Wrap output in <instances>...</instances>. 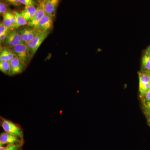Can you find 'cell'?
Masks as SVG:
<instances>
[{
	"label": "cell",
	"instance_id": "obj_1",
	"mask_svg": "<svg viewBox=\"0 0 150 150\" xmlns=\"http://www.w3.org/2000/svg\"><path fill=\"white\" fill-rule=\"evenodd\" d=\"M1 125L5 132L14 134L23 138L24 132L20 125L1 117Z\"/></svg>",
	"mask_w": 150,
	"mask_h": 150
},
{
	"label": "cell",
	"instance_id": "obj_2",
	"mask_svg": "<svg viewBox=\"0 0 150 150\" xmlns=\"http://www.w3.org/2000/svg\"><path fill=\"white\" fill-rule=\"evenodd\" d=\"M9 48L13 52L16 56L26 65H27L32 58L29 49L25 43H21Z\"/></svg>",
	"mask_w": 150,
	"mask_h": 150
},
{
	"label": "cell",
	"instance_id": "obj_3",
	"mask_svg": "<svg viewBox=\"0 0 150 150\" xmlns=\"http://www.w3.org/2000/svg\"><path fill=\"white\" fill-rule=\"evenodd\" d=\"M49 33V31H41L35 37L25 43L29 49L31 57L36 53L40 45L48 36Z\"/></svg>",
	"mask_w": 150,
	"mask_h": 150
},
{
	"label": "cell",
	"instance_id": "obj_4",
	"mask_svg": "<svg viewBox=\"0 0 150 150\" xmlns=\"http://www.w3.org/2000/svg\"><path fill=\"white\" fill-rule=\"evenodd\" d=\"M24 139L14 134L4 132L0 135V146L7 145H18L23 146Z\"/></svg>",
	"mask_w": 150,
	"mask_h": 150
},
{
	"label": "cell",
	"instance_id": "obj_5",
	"mask_svg": "<svg viewBox=\"0 0 150 150\" xmlns=\"http://www.w3.org/2000/svg\"><path fill=\"white\" fill-rule=\"evenodd\" d=\"M21 43H24L21 35L19 30L14 29L10 32L3 44L6 47L11 48Z\"/></svg>",
	"mask_w": 150,
	"mask_h": 150
},
{
	"label": "cell",
	"instance_id": "obj_6",
	"mask_svg": "<svg viewBox=\"0 0 150 150\" xmlns=\"http://www.w3.org/2000/svg\"><path fill=\"white\" fill-rule=\"evenodd\" d=\"M45 9H44V0L43 1L39 3L38 6L36 8V11L32 18L28 22V25L31 27H37L39 22L43 18L44 16L46 14Z\"/></svg>",
	"mask_w": 150,
	"mask_h": 150
},
{
	"label": "cell",
	"instance_id": "obj_7",
	"mask_svg": "<svg viewBox=\"0 0 150 150\" xmlns=\"http://www.w3.org/2000/svg\"><path fill=\"white\" fill-rule=\"evenodd\" d=\"M10 76H13L23 72L27 67V65L21 62L16 56L10 62Z\"/></svg>",
	"mask_w": 150,
	"mask_h": 150
},
{
	"label": "cell",
	"instance_id": "obj_8",
	"mask_svg": "<svg viewBox=\"0 0 150 150\" xmlns=\"http://www.w3.org/2000/svg\"><path fill=\"white\" fill-rule=\"evenodd\" d=\"M54 17L46 14L39 22L36 28L43 31H47L53 27Z\"/></svg>",
	"mask_w": 150,
	"mask_h": 150
},
{
	"label": "cell",
	"instance_id": "obj_9",
	"mask_svg": "<svg viewBox=\"0 0 150 150\" xmlns=\"http://www.w3.org/2000/svg\"><path fill=\"white\" fill-rule=\"evenodd\" d=\"M59 1L60 0H44V9L46 14L55 17Z\"/></svg>",
	"mask_w": 150,
	"mask_h": 150
},
{
	"label": "cell",
	"instance_id": "obj_10",
	"mask_svg": "<svg viewBox=\"0 0 150 150\" xmlns=\"http://www.w3.org/2000/svg\"><path fill=\"white\" fill-rule=\"evenodd\" d=\"M3 23L5 25L13 29L16 28V20L13 12L8 10L3 16Z\"/></svg>",
	"mask_w": 150,
	"mask_h": 150
},
{
	"label": "cell",
	"instance_id": "obj_11",
	"mask_svg": "<svg viewBox=\"0 0 150 150\" xmlns=\"http://www.w3.org/2000/svg\"><path fill=\"white\" fill-rule=\"evenodd\" d=\"M15 57H16L15 55L10 48L6 46H1L0 50V60L10 62Z\"/></svg>",
	"mask_w": 150,
	"mask_h": 150
},
{
	"label": "cell",
	"instance_id": "obj_12",
	"mask_svg": "<svg viewBox=\"0 0 150 150\" xmlns=\"http://www.w3.org/2000/svg\"><path fill=\"white\" fill-rule=\"evenodd\" d=\"M36 10V8L34 6H25L21 13L23 16L28 22L33 16Z\"/></svg>",
	"mask_w": 150,
	"mask_h": 150
},
{
	"label": "cell",
	"instance_id": "obj_13",
	"mask_svg": "<svg viewBox=\"0 0 150 150\" xmlns=\"http://www.w3.org/2000/svg\"><path fill=\"white\" fill-rule=\"evenodd\" d=\"M13 13L15 17L16 20V28H18L21 26L25 25L28 24V21L25 19L24 17L22 15L21 11H14Z\"/></svg>",
	"mask_w": 150,
	"mask_h": 150
},
{
	"label": "cell",
	"instance_id": "obj_14",
	"mask_svg": "<svg viewBox=\"0 0 150 150\" xmlns=\"http://www.w3.org/2000/svg\"><path fill=\"white\" fill-rule=\"evenodd\" d=\"M143 71L150 73V55L145 53L142 59Z\"/></svg>",
	"mask_w": 150,
	"mask_h": 150
},
{
	"label": "cell",
	"instance_id": "obj_15",
	"mask_svg": "<svg viewBox=\"0 0 150 150\" xmlns=\"http://www.w3.org/2000/svg\"><path fill=\"white\" fill-rule=\"evenodd\" d=\"M10 69V62L0 60V70L2 72L6 75H9Z\"/></svg>",
	"mask_w": 150,
	"mask_h": 150
},
{
	"label": "cell",
	"instance_id": "obj_16",
	"mask_svg": "<svg viewBox=\"0 0 150 150\" xmlns=\"http://www.w3.org/2000/svg\"><path fill=\"white\" fill-rule=\"evenodd\" d=\"M41 31H42V30H40L38 29L37 28H35L31 27L28 28V41L31 40L32 38L35 37Z\"/></svg>",
	"mask_w": 150,
	"mask_h": 150
},
{
	"label": "cell",
	"instance_id": "obj_17",
	"mask_svg": "<svg viewBox=\"0 0 150 150\" xmlns=\"http://www.w3.org/2000/svg\"><path fill=\"white\" fill-rule=\"evenodd\" d=\"M143 108L148 122L150 121V101H143Z\"/></svg>",
	"mask_w": 150,
	"mask_h": 150
},
{
	"label": "cell",
	"instance_id": "obj_18",
	"mask_svg": "<svg viewBox=\"0 0 150 150\" xmlns=\"http://www.w3.org/2000/svg\"><path fill=\"white\" fill-rule=\"evenodd\" d=\"M23 146L18 145H7L0 146V150H22Z\"/></svg>",
	"mask_w": 150,
	"mask_h": 150
},
{
	"label": "cell",
	"instance_id": "obj_19",
	"mask_svg": "<svg viewBox=\"0 0 150 150\" xmlns=\"http://www.w3.org/2000/svg\"><path fill=\"white\" fill-rule=\"evenodd\" d=\"M24 43H27L28 41V28H25L23 29L19 30Z\"/></svg>",
	"mask_w": 150,
	"mask_h": 150
},
{
	"label": "cell",
	"instance_id": "obj_20",
	"mask_svg": "<svg viewBox=\"0 0 150 150\" xmlns=\"http://www.w3.org/2000/svg\"><path fill=\"white\" fill-rule=\"evenodd\" d=\"M7 5L4 2L1 0L0 2V14L1 16H4L7 11Z\"/></svg>",
	"mask_w": 150,
	"mask_h": 150
},
{
	"label": "cell",
	"instance_id": "obj_21",
	"mask_svg": "<svg viewBox=\"0 0 150 150\" xmlns=\"http://www.w3.org/2000/svg\"><path fill=\"white\" fill-rule=\"evenodd\" d=\"M19 1L21 4L24 5L25 6L37 5V3L35 0H19Z\"/></svg>",
	"mask_w": 150,
	"mask_h": 150
},
{
	"label": "cell",
	"instance_id": "obj_22",
	"mask_svg": "<svg viewBox=\"0 0 150 150\" xmlns=\"http://www.w3.org/2000/svg\"><path fill=\"white\" fill-rule=\"evenodd\" d=\"M14 29L11 28L6 26L3 23V22H1L0 23V34H2L4 33L8 32V31H11Z\"/></svg>",
	"mask_w": 150,
	"mask_h": 150
},
{
	"label": "cell",
	"instance_id": "obj_23",
	"mask_svg": "<svg viewBox=\"0 0 150 150\" xmlns=\"http://www.w3.org/2000/svg\"><path fill=\"white\" fill-rule=\"evenodd\" d=\"M4 1L15 6L18 7L21 4L19 0H4Z\"/></svg>",
	"mask_w": 150,
	"mask_h": 150
},
{
	"label": "cell",
	"instance_id": "obj_24",
	"mask_svg": "<svg viewBox=\"0 0 150 150\" xmlns=\"http://www.w3.org/2000/svg\"><path fill=\"white\" fill-rule=\"evenodd\" d=\"M11 31H8V32L4 33L2 34H0V43L1 44H3L6 38L7 37L8 35Z\"/></svg>",
	"mask_w": 150,
	"mask_h": 150
},
{
	"label": "cell",
	"instance_id": "obj_25",
	"mask_svg": "<svg viewBox=\"0 0 150 150\" xmlns=\"http://www.w3.org/2000/svg\"><path fill=\"white\" fill-rule=\"evenodd\" d=\"M142 101H150V89L146 93L144 96L141 97Z\"/></svg>",
	"mask_w": 150,
	"mask_h": 150
},
{
	"label": "cell",
	"instance_id": "obj_26",
	"mask_svg": "<svg viewBox=\"0 0 150 150\" xmlns=\"http://www.w3.org/2000/svg\"><path fill=\"white\" fill-rule=\"evenodd\" d=\"M146 53L150 55V46L147 49L146 51Z\"/></svg>",
	"mask_w": 150,
	"mask_h": 150
},
{
	"label": "cell",
	"instance_id": "obj_27",
	"mask_svg": "<svg viewBox=\"0 0 150 150\" xmlns=\"http://www.w3.org/2000/svg\"><path fill=\"white\" fill-rule=\"evenodd\" d=\"M36 1H37L39 3H40V2H41L42 1H43V0H36Z\"/></svg>",
	"mask_w": 150,
	"mask_h": 150
},
{
	"label": "cell",
	"instance_id": "obj_28",
	"mask_svg": "<svg viewBox=\"0 0 150 150\" xmlns=\"http://www.w3.org/2000/svg\"><path fill=\"white\" fill-rule=\"evenodd\" d=\"M149 126H150V121H149Z\"/></svg>",
	"mask_w": 150,
	"mask_h": 150
}]
</instances>
